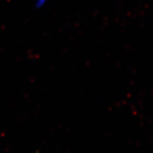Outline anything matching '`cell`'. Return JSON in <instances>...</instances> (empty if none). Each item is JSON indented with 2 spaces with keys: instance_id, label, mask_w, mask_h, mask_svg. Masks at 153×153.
<instances>
[{
  "instance_id": "6da1fadb",
  "label": "cell",
  "mask_w": 153,
  "mask_h": 153,
  "mask_svg": "<svg viewBox=\"0 0 153 153\" xmlns=\"http://www.w3.org/2000/svg\"><path fill=\"white\" fill-rule=\"evenodd\" d=\"M47 0H35V6L36 8H40L43 7L45 4Z\"/></svg>"
}]
</instances>
